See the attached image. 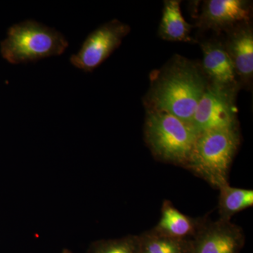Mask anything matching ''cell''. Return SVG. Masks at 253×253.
Returning a JSON list of instances; mask_svg holds the SVG:
<instances>
[{
	"mask_svg": "<svg viewBox=\"0 0 253 253\" xmlns=\"http://www.w3.org/2000/svg\"><path fill=\"white\" fill-rule=\"evenodd\" d=\"M208 84L201 66L176 56L151 75L148 109L166 111L191 125Z\"/></svg>",
	"mask_w": 253,
	"mask_h": 253,
	"instance_id": "1",
	"label": "cell"
},
{
	"mask_svg": "<svg viewBox=\"0 0 253 253\" xmlns=\"http://www.w3.org/2000/svg\"><path fill=\"white\" fill-rule=\"evenodd\" d=\"M236 127L218 128L197 136L186 168L219 189L229 184V172L240 145Z\"/></svg>",
	"mask_w": 253,
	"mask_h": 253,
	"instance_id": "2",
	"label": "cell"
},
{
	"mask_svg": "<svg viewBox=\"0 0 253 253\" xmlns=\"http://www.w3.org/2000/svg\"><path fill=\"white\" fill-rule=\"evenodd\" d=\"M198 135L191 125L172 114L147 109L145 141L159 161L186 168Z\"/></svg>",
	"mask_w": 253,
	"mask_h": 253,
	"instance_id": "3",
	"label": "cell"
},
{
	"mask_svg": "<svg viewBox=\"0 0 253 253\" xmlns=\"http://www.w3.org/2000/svg\"><path fill=\"white\" fill-rule=\"evenodd\" d=\"M68 46L59 31L34 21L12 26L2 43L3 55L12 63L31 62L63 54Z\"/></svg>",
	"mask_w": 253,
	"mask_h": 253,
	"instance_id": "4",
	"label": "cell"
},
{
	"mask_svg": "<svg viewBox=\"0 0 253 253\" xmlns=\"http://www.w3.org/2000/svg\"><path fill=\"white\" fill-rule=\"evenodd\" d=\"M237 89L210 83L200 100L191 126L198 134L213 129L238 126L235 99Z\"/></svg>",
	"mask_w": 253,
	"mask_h": 253,
	"instance_id": "5",
	"label": "cell"
},
{
	"mask_svg": "<svg viewBox=\"0 0 253 253\" xmlns=\"http://www.w3.org/2000/svg\"><path fill=\"white\" fill-rule=\"evenodd\" d=\"M130 27L118 20H112L87 36L81 49L71 56V64L86 72L92 71L119 47Z\"/></svg>",
	"mask_w": 253,
	"mask_h": 253,
	"instance_id": "6",
	"label": "cell"
},
{
	"mask_svg": "<svg viewBox=\"0 0 253 253\" xmlns=\"http://www.w3.org/2000/svg\"><path fill=\"white\" fill-rule=\"evenodd\" d=\"M245 245L244 231L231 221L206 219L190 240L189 253H241Z\"/></svg>",
	"mask_w": 253,
	"mask_h": 253,
	"instance_id": "7",
	"label": "cell"
},
{
	"mask_svg": "<svg viewBox=\"0 0 253 253\" xmlns=\"http://www.w3.org/2000/svg\"><path fill=\"white\" fill-rule=\"evenodd\" d=\"M251 7L244 0H210L205 2L201 24L205 28L222 30L247 23Z\"/></svg>",
	"mask_w": 253,
	"mask_h": 253,
	"instance_id": "8",
	"label": "cell"
},
{
	"mask_svg": "<svg viewBox=\"0 0 253 253\" xmlns=\"http://www.w3.org/2000/svg\"><path fill=\"white\" fill-rule=\"evenodd\" d=\"M205 76L210 83L227 88H238L236 73L225 45L217 41L201 44Z\"/></svg>",
	"mask_w": 253,
	"mask_h": 253,
	"instance_id": "9",
	"label": "cell"
},
{
	"mask_svg": "<svg viewBox=\"0 0 253 253\" xmlns=\"http://www.w3.org/2000/svg\"><path fill=\"white\" fill-rule=\"evenodd\" d=\"M225 47L236 76L244 83H250L253 76V32L251 26L243 23L234 28Z\"/></svg>",
	"mask_w": 253,
	"mask_h": 253,
	"instance_id": "10",
	"label": "cell"
},
{
	"mask_svg": "<svg viewBox=\"0 0 253 253\" xmlns=\"http://www.w3.org/2000/svg\"><path fill=\"white\" fill-rule=\"evenodd\" d=\"M207 218H194L176 209L172 203L165 201L157 225L152 230L161 235L181 240L192 239Z\"/></svg>",
	"mask_w": 253,
	"mask_h": 253,
	"instance_id": "11",
	"label": "cell"
},
{
	"mask_svg": "<svg viewBox=\"0 0 253 253\" xmlns=\"http://www.w3.org/2000/svg\"><path fill=\"white\" fill-rule=\"evenodd\" d=\"M180 1L167 0L164 1L162 18L158 33L163 40L172 42H191V26L183 17Z\"/></svg>",
	"mask_w": 253,
	"mask_h": 253,
	"instance_id": "12",
	"label": "cell"
},
{
	"mask_svg": "<svg viewBox=\"0 0 253 253\" xmlns=\"http://www.w3.org/2000/svg\"><path fill=\"white\" fill-rule=\"evenodd\" d=\"M219 190V219L231 221L237 213L253 207V190L232 187L229 184Z\"/></svg>",
	"mask_w": 253,
	"mask_h": 253,
	"instance_id": "13",
	"label": "cell"
},
{
	"mask_svg": "<svg viewBox=\"0 0 253 253\" xmlns=\"http://www.w3.org/2000/svg\"><path fill=\"white\" fill-rule=\"evenodd\" d=\"M138 236L139 253H189L190 240L168 237L152 229Z\"/></svg>",
	"mask_w": 253,
	"mask_h": 253,
	"instance_id": "14",
	"label": "cell"
},
{
	"mask_svg": "<svg viewBox=\"0 0 253 253\" xmlns=\"http://www.w3.org/2000/svg\"><path fill=\"white\" fill-rule=\"evenodd\" d=\"M88 253H139V236L129 235L96 241Z\"/></svg>",
	"mask_w": 253,
	"mask_h": 253,
	"instance_id": "15",
	"label": "cell"
},
{
	"mask_svg": "<svg viewBox=\"0 0 253 253\" xmlns=\"http://www.w3.org/2000/svg\"><path fill=\"white\" fill-rule=\"evenodd\" d=\"M62 253H71L68 251H64Z\"/></svg>",
	"mask_w": 253,
	"mask_h": 253,
	"instance_id": "16",
	"label": "cell"
}]
</instances>
